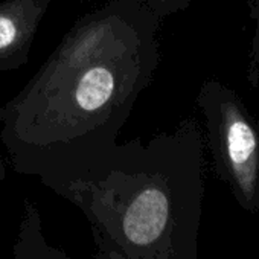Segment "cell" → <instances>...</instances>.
<instances>
[{
  "label": "cell",
  "instance_id": "cell-3",
  "mask_svg": "<svg viewBox=\"0 0 259 259\" xmlns=\"http://www.w3.org/2000/svg\"><path fill=\"white\" fill-rule=\"evenodd\" d=\"M217 172L247 204L259 200V120L224 82L207 79L195 99Z\"/></svg>",
  "mask_w": 259,
  "mask_h": 259
},
{
  "label": "cell",
  "instance_id": "cell-5",
  "mask_svg": "<svg viewBox=\"0 0 259 259\" xmlns=\"http://www.w3.org/2000/svg\"><path fill=\"white\" fill-rule=\"evenodd\" d=\"M14 259H69L61 248L46 239L40 210L32 201H25L14 244Z\"/></svg>",
  "mask_w": 259,
  "mask_h": 259
},
{
  "label": "cell",
  "instance_id": "cell-1",
  "mask_svg": "<svg viewBox=\"0 0 259 259\" xmlns=\"http://www.w3.org/2000/svg\"><path fill=\"white\" fill-rule=\"evenodd\" d=\"M160 22L141 0H107L69 28L0 107V142L17 172L45 185L117 142L159 67Z\"/></svg>",
  "mask_w": 259,
  "mask_h": 259
},
{
  "label": "cell",
  "instance_id": "cell-9",
  "mask_svg": "<svg viewBox=\"0 0 259 259\" xmlns=\"http://www.w3.org/2000/svg\"><path fill=\"white\" fill-rule=\"evenodd\" d=\"M95 259H105V257H104V251H102L101 248H99V251L96 253V256H95Z\"/></svg>",
  "mask_w": 259,
  "mask_h": 259
},
{
  "label": "cell",
  "instance_id": "cell-7",
  "mask_svg": "<svg viewBox=\"0 0 259 259\" xmlns=\"http://www.w3.org/2000/svg\"><path fill=\"white\" fill-rule=\"evenodd\" d=\"M141 2L160 20L185 11L194 0H141Z\"/></svg>",
  "mask_w": 259,
  "mask_h": 259
},
{
  "label": "cell",
  "instance_id": "cell-2",
  "mask_svg": "<svg viewBox=\"0 0 259 259\" xmlns=\"http://www.w3.org/2000/svg\"><path fill=\"white\" fill-rule=\"evenodd\" d=\"M204 139L195 119L114 144L48 188L75 203L126 259H168L169 233L201 194Z\"/></svg>",
  "mask_w": 259,
  "mask_h": 259
},
{
  "label": "cell",
  "instance_id": "cell-6",
  "mask_svg": "<svg viewBox=\"0 0 259 259\" xmlns=\"http://www.w3.org/2000/svg\"><path fill=\"white\" fill-rule=\"evenodd\" d=\"M250 17L254 20V31L250 41V70L248 76L253 84H256L257 69H259V0H248Z\"/></svg>",
  "mask_w": 259,
  "mask_h": 259
},
{
  "label": "cell",
  "instance_id": "cell-10",
  "mask_svg": "<svg viewBox=\"0 0 259 259\" xmlns=\"http://www.w3.org/2000/svg\"><path fill=\"white\" fill-rule=\"evenodd\" d=\"M78 2H81V4H85V2H93V0H78Z\"/></svg>",
  "mask_w": 259,
  "mask_h": 259
},
{
  "label": "cell",
  "instance_id": "cell-4",
  "mask_svg": "<svg viewBox=\"0 0 259 259\" xmlns=\"http://www.w3.org/2000/svg\"><path fill=\"white\" fill-rule=\"evenodd\" d=\"M52 0L0 2V72L28 63L29 52Z\"/></svg>",
  "mask_w": 259,
  "mask_h": 259
},
{
  "label": "cell",
  "instance_id": "cell-8",
  "mask_svg": "<svg viewBox=\"0 0 259 259\" xmlns=\"http://www.w3.org/2000/svg\"><path fill=\"white\" fill-rule=\"evenodd\" d=\"M95 235L98 236V244H99V248L104 251V257L105 259H126L123 256V253L108 238H105L104 235H101L98 232H95Z\"/></svg>",
  "mask_w": 259,
  "mask_h": 259
}]
</instances>
